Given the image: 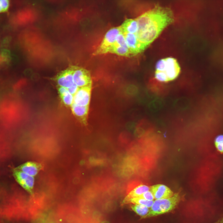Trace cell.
<instances>
[{
  "label": "cell",
  "mask_w": 223,
  "mask_h": 223,
  "mask_svg": "<svg viewBox=\"0 0 223 223\" xmlns=\"http://www.w3.org/2000/svg\"><path fill=\"white\" fill-rule=\"evenodd\" d=\"M136 19L138 26L136 35L145 49L173 21V16L172 12L168 8L156 7Z\"/></svg>",
  "instance_id": "obj_1"
},
{
  "label": "cell",
  "mask_w": 223,
  "mask_h": 223,
  "mask_svg": "<svg viewBox=\"0 0 223 223\" xmlns=\"http://www.w3.org/2000/svg\"><path fill=\"white\" fill-rule=\"evenodd\" d=\"M180 72V68L177 60L168 57L159 60L155 67L156 79L161 82L170 81L175 79Z\"/></svg>",
  "instance_id": "obj_2"
},
{
  "label": "cell",
  "mask_w": 223,
  "mask_h": 223,
  "mask_svg": "<svg viewBox=\"0 0 223 223\" xmlns=\"http://www.w3.org/2000/svg\"><path fill=\"white\" fill-rule=\"evenodd\" d=\"M181 199L180 195L176 193L169 198L156 199L154 201L145 218L157 216L172 211L178 205Z\"/></svg>",
  "instance_id": "obj_3"
},
{
  "label": "cell",
  "mask_w": 223,
  "mask_h": 223,
  "mask_svg": "<svg viewBox=\"0 0 223 223\" xmlns=\"http://www.w3.org/2000/svg\"><path fill=\"white\" fill-rule=\"evenodd\" d=\"M121 33H122L120 26L109 29L94 52L93 55H97L108 53L110 49L115 43L117 36Z\"/></svg>",
  "instance_id": "obj_4"
},
{
  "label": "cell",
  "mask_w": 223,
  "mask_h": 223,
  "mask_svg": "<svg viewBox=\"0 0 223 223\" xmlns=\"http://www.w3.org/2000/svg\"><path fill=\"white\" fill-rule=\"evenodd\" d=\"M73 76L75 84L79 88L92 85V79L90 72L78 67H72Z\"/></svg>",
  "instance_id": "obj_5"
},
{
  "label": "cell",
  "mask_w": 223,
  "mask_h": 223,
  "mask_svg": "<svg viewBox=\"0 0 223 223\" xmlns=\"http://www.w3.org/2000/svg\"><path fill=\"white\" fill-rule=\"evenodd\" d=\"M92 85L79 88L73 95V103L79 106H89Z\"/></svg>",
  "instance_id": "obj_6"
},
{
  "label": "cell",
  "mask_w": 223,
  "mask_h": 223,
  "mask_svg": "<svg viewBox=\"0 0 223 223\" xmlns=\"http://www.w3.org/2000/svg\"><path fill=\"white\" fill-rule=\"evenodd\" d=\"M13 174L17 182L25 190L31 192L34 184V178L26 173L15 168Z\"/></svg>",
  "instance_id": "obj_7"
},
{
  "label": "cell",
  "mask_w": 223,
  "mask_h": 223,
  "mask_svg": "<svg viewBox=\"0 0 223 223\" xmlns=\"http://www.w3.org/2000/svg\"><path fill=\"white\" fill-rule=\"evenodd\" d=\"M55 81L58 86L66 89L75 83L73 79L72 67L58 74L55 77Z\"/></svg>",
  "instance_id": "obj_8"
},
{
  "label": "cell",
  "mask_w": 223,
  "mask_h": 223,
  "mask_svg": "<svg viewBox=\"0 0 223 223\" xmlns=\"http://www.w3.org/2000/svg\"><path fill=\"white\" fill-rule=\"evenodd\" d=\"M128 47L132 56L137 55L145 49L138 40L136 34L123 33Z\"/></svg>",
  "instance_id": "obj_9"
},
{
  "label": "cell",
  "mask_w": 223,
  "mask_h": 223,
  "mask_svg": "<svg viewBox=\"0 0 223 223\" xmlns=\"http://www.w3.org/2000/svg\"><path fill=\"white\" fill-rule=\"evenodd\" d=\"M150 190L155 199L169 198L174 194L169 188L161 184L155 185L150 187Z\"/></svg>",
  "instance_id": "obj_10"
},
{
  "label": "cell",
  "mask_w": 223,
  "mask_h": 223,
  "mask_svg": "<svg viewBox=\"0 0 223 223\" xmlns=\"http://www.w3.org/2000/svg\"><path fill=\"white\" fill-rule=\"evenodd\" d=\"M74 116L84 125L87 124L89 106H79L73 103L70 107Z\"/></svg>",
  "instance_id": "obj_11"
},
{
  "label": "cell",
  "mask_w": 223,
  "mask_h": 223,
  "mask_svg": "<svg viewBox=\"0 0 223 223\" xmlns=\"http://www.w3.org/2000/svg\"><path fill=\"white\" fill-rule=\"evenodd\" d=\"M42 165L39 163L29 161L22 164L17 169L34 177L42 169Z\"/></svg>",
  "instance_id": "obj_12"
},
{
  "label": "cell",
  "mask_w": 223,
  "mask_h": 223,
  "mask_svg": "<svg viewBox=\"0 0 223 223\" xmlns=\"http://www.w3.org/2000/svg\"><path fill=\"white\" fill-rule=\"evenodd\" d=\"M148 86L151 92L158 95H164L168 92L166 85L154 77H151L149 80Z\"/></svg>",
  "instance_id": "obj_13"
},
{
  "label": "cell",
  "mask_w": 223,
  "mask_h": 223,
  "mask_svg": "<svg viewBox=\"0 0 223 223\" xmlns=\"http://www.w3.org/2000/svg\"><path fill=\"white\" fill-rule=\"evenodd\" d=\"M120 26L123 33L136 34L138 32V26L136 18L127 19Z\"/></svg>",
  "instance_id": "obj_14"
},
{
  "label": "cell",
  "mask_w": 223,
  "mask_h": 223,
  "mask_svg": "<svg viewBox=\"0 0 223 223\" xmlns=\"http://www.w3.org/2000/svg\"><path fill=\"white\" fill-rule=\"evenodd\" d=\"M149 190L150 187L146 185L141 184L138 185L132 190L125 197L122 202V204H125L129 200L138 197Z\"/></svg>",
  "instance_id": "obj_15"
},
{
  "label": "cell",
  "mask_w": 223,
  "mask_h": 223,
  "mask_svg": "<svg viewBox=\"0 0 223 223\" xmlns=\"http://www.w3.org/2000/svg\"><path fill=\"white\" fill-rule=\"evenodd\" d=\"M57 90L59 97L63 103L66 106L70 107L73 103V95L66 88L58 86Z\"/></svg>",
  "instance_id": "obj_16"
},
{
  "label": "cell",
  "mask_w": 223,
  "mask_h": 223,
  "mask_svg": "<svg viewBox=\"0 0 223 223\" xmlns=\"http://www.w3.org/2000/svg\"><path fill=\"white\" fill-rule=\"evenodd\" d=\"M108 53L126 57L132 56L128 46H117L113 47L109 50Z\"/></svg>",
  "instance_id": "obj_17"
},
{
  "label": "cell",
  "mask_w": 223,
  "mask_h": 223,
  "mask_svg": "<svg viewBox=\"0 0 223 223\" xmlns=\"http://www.w3.org/2000/svg\"><path fill=\"white\" fill-rule=\"evenodd\" d=\"M131 209L142 218H145L150 210L146 206L139 204H133L131 205Z\"/></svg>",
  "instance_id": "obj_18"
},
{
  "label": "cell",
  "mask_w": 223,
  "mask_h": 223,
  "mask_svg": "<svg viewBox=\"0 0 223 223\" xmlns=\"http://www.w3.org/2000/svg\"><path fill=\"white\" fill-rule=\"evenodd\" d=\"M154 201L153 200H147L139 197H136L129 200L125 204L132 203L134 204H139L145 206L149 208H150L152 206Z\"/></svg>",
  "instance_id": "obj_19"
},
{
  "label": "cell",
  "mask_w": 223,
  "mask_h": 223,
  "mask_svg": "<svg viewBox=\"0 0 223 223\" xmlns=\"http://www.w3.org/2000/svg\"><path fill=\"white\" fill-rule=\"evenodd\" d=\"M215 144L218 151L223 152V135H220L216 137Z\"/></svg>",
  "instance_id": "obj_20"
},
{
  "label": "cell",
  "mask_w": 223,
  "mask_h": 223,
  "mask_svg": "<svg viewBox=\"0 0 223 223\" xmlns=\"http://www.w3.org/2000/svg\"><path fill=\"white\" fill-rule=\"evenodd\" d=\"M138 197L148 201H152L155 199L152 193L150 190Z\"/></svg>",
  "instance_id": "obj_21"
},
{
  "label": "cell",
  "mask_w": 223,
  "mask_h": 223,
  "mask_svg": "<svg viewBox=\"0 0 223 223\" xmlns=\"http://www.w3.org/2000/svg\"><path fill=\"white\" fill-rule=\"evenodd\" d=\"M9 5V2L7 0H0V12L6 10Z\"/></svg>",
  "instance_id": "obj_22"
},
{
  "label": "cell",
  "mask_w": 223,
  "mask_h": 223,
  "mask_svg": "<svg viewBox=\"0 0 223 223\" xmlns=\"http://www.w3.org/2000/svg\"><path fill=\"white\" fill-rule=\"evenodd\" d=\"M79 88L74 83L72 85L67 89L69 92L73 96L77 91Z\"/></svg>",
  "instance_id": "obj_23"
},
{
  "label": "cell",
  "mask_w": 223,
  "mask_h": 223,
  "mask_svg": "<svg viewBox=\"0 0 223 223\" xmlns=\"http://www.w3.org/2000/svg\"><path fill=\"white\" fill-rule=\"evenodd\" d=\"M217 223H223V218L219 221Z\"/></svg>",
  "instance_id": "obj_24"
}]
</instances>
